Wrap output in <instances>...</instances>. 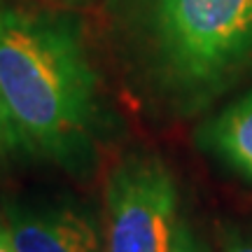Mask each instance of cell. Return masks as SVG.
I'll use <instances>...</instances> for the list:
<instances>
[{
    "instance_id": "obj_1",
    "label": "cell",
    "mask_w": 252,
    "mask_h": 252,
    "mask_svg": "<svg viewBox=\"0 0 252 252\" xmlns=\"http://www.w3.org/2000/svg\"><path fill=\"white\" fill-rule=\"evenodd\" d=\"M0 96L24 152L72 175L94 166L105 105L75 17L0 0Z\"/></svg>"
},
{
    "instance_id": "obj_2",
    "label": "cell",
    "mask_w": 252,
    "mask_h": 252,
    "mask_svg": "<svg viewBox=\"0 0 252 252\" xmlns=\"http://www.w3.org/2000/svg\"><path fill=\"white\" fill-rule=\"evenodd\" d=\"M135 89L194 117L252 77V0H105Z\"/></svg>"
},
{
    "instance_id": "obj_3",
    "label": "cell",
    "mask_w": 252,
    "mask_h": 252,
    "mask_svg": "<svg viewBox=\"0 0 252 252\" xmlns=\"http://www.w3.org/2000/svg\"><path fill=\"white\" fill-rule=\"evenodd\" d=\"M178 201L175 175L159 154L122 157L105 185V252H168Z\"/></svg>"
},
{
    "instance_id": "obj_4",
    "label": "cell",
    "mask_w": 252,
    "mask_h": 252,
    "mask_svg": "<svg viewBox=\"0 0 252 252\" xmlns=\"http://www.w3.org/2000/svg\"><path fill=\"white\" fill-rule=\"evenodd\" d=\"M2 217L17 252H105L98 220L72 201H9Z\"/></svg>"
},
{
    "instance_id": "obj_5",
    "label": "cell",
    "mask_w": 252,
    "mask_h": 252,
    "mask_svg": "<svg viewBox=\"0 0 252 252\" xmlns=\"http://www.w3.org/2000/svg\"><path fill=\"white\" fill-rule=\"evenodd\" d=\"M198 143L252 182V89L208 119L198 133Z\"/></svg>"
},
{
    "instance_id": "obj_6",
    "label": "cell",
    "mask_w": 252,
    "mask_h": 252,
    "mask_svg": "<svg viewBox=\"0 0 252 252\" xmlns=\"http://www.w3.org/2000/svg\"><path fill=\"white\" fill-rule=\"evenodd\" d=\"M21 152H24V147L19 143V135L14 131V126H12L7 108L2 103V96H0V171H5L12 163V159Z\"/></svg>"
},
{
    "instance_id": "obj_7",
    "label": "cell",
    "mask_w": 252,
    "mask_h": 252,
    "mask_svg": "<svg viewBox=\"0 0 252 252\" xmlns=\"http://www.w3.org/2000/svg\"><path fill=\"white\" fill-rule=\"evenodd\" d=\"M168 252H210L201 236L189 226V222L180 220L178 226H175V234H173V243H171V250Z\"/></svg>"
},
{
    "instance_id": "obj_8",
    "label": "cell",
    "mask_w": 252,
    "mask_h": 252,
    "mask_svg": "<svg viewBox=\"0 0 252 252\" xmlns=\"http://www.w3.org/2000/svg\"><path fill=\"white\" fill-rule=\"evenodd\" d=\"M222 252H252V231L231 229V231L224 236Z\"/></svg>"
},
{
    "instance_id": "obj_9",
    "label": "cell",
    "mask_w": 252,
    "mask_h": 252,
    "mask_svg": "<svg viewBox=\"0 0 252 252\" xmlns=\"http://www.w3.org/2000/svg\"><path fill=\"white\" fill-rule=\"evenodd\" d=\"M0 252H17V248H14V243H12V236H9L7 222H5L2 213H0Z\"/></svg>"
}]
</instances>
